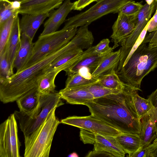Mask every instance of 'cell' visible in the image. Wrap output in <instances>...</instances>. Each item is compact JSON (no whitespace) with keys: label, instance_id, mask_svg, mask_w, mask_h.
I'll list each match as a JSON object with an SVG mask.
<instances>
[{"label":"cell","instance_id":"4316f807","mask_svg":"<svg viewBox=\"0 0 157 157\" xmlns=\"http://www.w3.org/2000/svg\"><path fill=\"white\" fill-rule=\"evenodd\" d=\"M98 79L86 78L79 72L67 75L65 88L69 89L89 86L96 83Z\"/></svg>","mask_w":157,"mask_h":157},{"label":"cell","instance_id":"f1b7e54d","mask_svg":"<svg viewBox=\"0 0 157 157\" xmlns=\"http://www.w3.org/2000/svg\"><path fill=\"white\" fill-rule=\"evenodd\" d=\"M13 15L0 24V55L3 52L16 17Z\"/></svg>","mask_w":157,"mask_h":157},{"label":"cell","instance_id":"f546056e","mask_svg":"<svg viewBox=\"0 0 157 157\" xmlns=\"http://www.w3.org/2000/svg\"><path fill=\"white\" fill-rule=\"evenodd\" d=\"M109 40L107 38L101 40L97 45L93 46L85 51L82 55L83 56L91 55H105L112 52V47L109 46Z\"/></svg>","mask_w":157,"mask_h":157},{"label":"cell","instance_id":"74e56055","mask_svg":"<svg viewBox=\"0 0 157 157\" xmlns=\"http://www.w3.org/2000/svg\"><path fill=\"white\" fill-rule=\"evenodd\" d=\"M146 148L140 147L130 157H147Z\"/></svg>","mask_w":157,"mask_h":157},{"label":"cell","instance_id":"ac0fdd59","mask_svg":"<svg viewBox=\"0 0 157 157\" xmlns=\"http://www.w3.org/2000/svg\"><path fill=\"white\" fill-rule=\"evenodd\" d=\"M20 21L17 15L14 21L4 51L13 69L14 59L21 45V34Z\"/></svg>","mask_w":157,"mask_h":157},{"label":"cell","instance_id":"ffe728a7","mask_svg":"<svg viewBox=\"0 0 157 157\" xmlns=\"http://www.w3.org/2000/svg\"><path fill=\"white\" fill-rule=\"evenodd\" d=\"M34 43L33 39L27 35L22 34L21 45L15 57L13 67L16 72L21 71L31 56Z\"/></svg>","mask_w":157,"mask_h":157},{"label":"cell","instance_id":"83f0119b","mask_svg":"<svg viewBox=\"0 0 157 157\" xmlns=\"http://www.w3.org/2000/svg\"><path fill=\"white\" fill-rule=\"evenodd\" d=\"M138 90L134 89L132 90V98L134 105L138 115L141 118L154 107L150 101L140 96L138 94Z\"/></svg>","mask_w":157,"mask_h":157},{"label":"cell","instance_id":"6da1fadb","mask_svg":"<svg viewBox=\"0 0 157 157\" xmlns=\"http://www.w3.org/2000/svg\"><path fill=\"white\" fill-rule=\"evenodd\" d=\"M134 89L125 83L122 92L94 99L85 105L91 115L122 133L139 135L141 132V122L133 101Z\"/></svg>","mask_w":157,"mask_h":157},{"label":"cell","instance_id":"484cf974","mask_svg":"<svg viewBox=\"0 0 157 157\" xmlns=\"http://www.w3.org/2000/svg\"><path fill=\"white\" fill-rule=\"evenodd\" d=\"M97 82L105 87L120 91H122L124 86L115 71L100 77Z\"/></svg>","mask_w":157,"mask_h":157},{"label":"cell","instance_id":"30bf717a","mask_svg":"<svg viewBox=\"0 0 157 157\" xmlns=\"http://www.w3.org/2000/svg\"><path fill=\"white\" fill-rule=\"evenodd\" d=\"M60 122L103 135L116 137L122 133L92 115L84 117H69L62 119Z\"/></svg>","mask_w":157,"mask_h":157},{"label":"cell","instance_id":"4dcf8cb0","mask_svg":"<svg viewBox=\"0 0 157 157\" xmlns=\"http://www.w3.org/2000/svg\"><path fill=\"white\" fill-rule=\"evenodd\" d=\"M19 13V10L15 8L13 2L10 0H0V24Z\"/></svg>","mask_w":157,"mask_h":157},{"label":"cell","instance_id":"9a60e30c","mask_svg":"<svg viewBox=\"0 0 157 157\" xmlns=\"http://www.w3.org/2000/svg\"><path fill=\"white\" fill-rule=\"evenodd\" d=\"M141 132L139 134L141 140L140 147L146 148L157 136V111L154 107L140 120Z\"/></svg>","mask_w":157,"mask_h":157},{"label":"cell","instance_id":"d4e9b609","mask_svg":"<svg viewBox=\"0 0 157 157\" xmlns=\"http://www.w3.org/2000/svg\"><path fill=\"white\" fill-rule=\"evenodd\" d=\"M61 71L58 70L47 72L41 79L38 82L37 88L40 93L47 95L55 93L56 86L55 83V78Z\"/></svg>","mask_w":157,"mask_h":157},{"label":"cell","instance_id":"d6a6232c","mask_svg":"<svg viewBox=\"0 0 157 157\" xmlns=\"http://www.w3.org/2000/svg\"><path fill=\"white\" fill-rule=\"evenodd\" d=\"M88 86L87 87L94 99L99 98L112 94L119 93L123 91L105 87L97 82Z\"/></svg>","mask_w":157,"mask_h":157},{"label":"cell","instance_id":"603a6c76","mask_svg":"<svg viewBox=\"0 0 157 157\" xmlns=\"http://www.w3.org/2000/svg\"><path fill=\"white\" fill-rule=\"evenodd\" d=\"M116 138L130 157L141 146V140L138 134L121 133L116 136Z\"/></svg>","mask_w":157,"mask_h":157},{"label":"cell","instance_id":"44dd1931","mask_svg":"<svg viewBox=\"0 0 157 157\" xmlns=\"http://www.w3.org/2000/svg\"><path fill=\"white\" fill-rule=\"evenodd\" d=\"M105 55H91L83 56L81 55L72 65L64 70L66 75H68L77 73L82 67L88 68L91 74L98 66L101 59Z\"/></svg>","mask_w":157,"mask_h":157},{"label":"cell","instance_id":"60d3db41","mask_svg":"<svg viewBox=\"0 0 157 157\" xmlns=\"http://www.w3.org/2000/svg\"><path fill=\"white\" fill-rule=\"evenodd\" d=\"M156 2H157V0H155Z\"/></svg>","mask_w":157,"mask_h":157},{"label":"cell","instance_id":"7c38bea8","mask_svg":"<svg viewBox=\"0 0 157 157\" xmlns=\"http://www.w3.org/2000/svg\"><path fill=\"white\" fill-rule=\"evenodd\" d=\"M118 17L112 26L113 33L110 36L114 43L113 49L119 46L124 40L134 31L136 26L137 14L128 16L119 13Z\"/></svg>","mask_w":157,"mask_h":157},{"label":"cell","instance_id":"3957f363","mask_svg":"<svg viewBox=\"0 0 157 157\" xmlns=\"http://www.w3.org/2000/svg\"><path fill=\"white\" fill-rule=\"evenodd\" d=\"M157 67V46L141 44L117 73L120 79L140 90L144 78Z\"/></svg>","mask_w":157,"mask_h":157},{"label":"cell","instance_id":"cb8c5ba5","mask_svg":"<svg viewBox=\"0 0 157 157\" xmlns=\"http://www.w3.org/2000/svg\"><path fill=\"white\" fill-rule=\"evenodd\" d=\"M83 52L81 48H76L66 52L51 65L48 72L56 70L61 71L68 69L78 60Z\"/></svg>","mask_w":157,"mask_h":157},{"label":"cell","instance_id":"d590c367","mask_svg":"<svg viewBox=\"0 0 157 157\" xmlns=\"http://www.w3.org/2000/svg\"><path fill=\"white\" fill-rule=\"evenodd\" d=\"M98 0H78L75 2L73 10H81L91 3Z\"/></svg>","mask_w":157,"mask_h":157},{"label":"cell","instance_id":"5bb4252c","mask_svg":"<svg viewBox=\"0 0 157 157\" xmlns=\"http://www.w3.org/2000/svg\"><path fill=\"white\" fill-rule=\"evenodd\" d=\"M75 2L71 0H65L56 10L50 12L48 19L44 25V29L40 36L47 35L57 31L65 21L68 13L73 9Z\"/></svg>","mask_w":157,"mask_h":157},{"label":"cell","instance_id":"8992f818","mask_svg":"<svg viewBox=\"0 0 157 157\" xmlns=\"http://www.w3.org/2000/svg\"><path fill=\"white\" fill-rule=\"evenodd\" d=\"M78 30L77 28L62 29L47 35H40L34 43L31 56L22 70L65 45L74 36Z\"/></svg>","mask_w":157,"mask_h":157},{"label":"cell","instance_id":"e0dca14e","mask_svg":"<svg viewBox=\"0 0 157 157\" xmlns=\"http://www.w3.org/2000/svg\"><path fill=\"white\" fill-rule=\"evenodd\" d=\"M121 50L112 52L105 56L101 59L98 66L91 74L92 77L98 79L100 77L116 71L119 62Z\"/></svg>","mask_w":157,"mask_h":157},{"label":"cell","instance_id":"f35d334b","mask_svg":"<svg viewBox=\"0 0 157 157\" xmlns=\"http://www.w3.org/2000/svg\"><path fill=\"white\" fill-rule=\"evenodd\" d=\"M148 99L157 111V88L149 96Z\"/></svg>","mask_w":157,"mask_h":157},{"label":"cell","instance_id":"5b68a950","mask_svg":"<svg viewBox=\"0 0 157 157\" xmlns=\"http://www.w3.org/2000/svg\"><path fill=\"white\" fill-rule=\"evenodd\" d=\"M61 99L59 92L47 95L40 94L39 104L33 111L25 113L19 111H15L13 113L24 136L28 135L35 130L53 109L63 105Z\"/></svg>","mask_w":157,"mask_h":157},{"label":"cell","instance_id":"ba28073f","mask_svg":"<svg viewBox=\"0 0 157 157\" xmlns=\"http://www.w3.org/2000/svg\"><path fill=\"white\" fill-rule=\"evenodd\" d=\"M21 146L16 119L13 113L0 125V157H20Z\"/></svg>","mask_w":157,"mask_h":157},{"label":"cell","instance_id":"836d02e7","mask_svg":"<svg viewBox=\"0 0 157 157\" xmlns=\"http://www.w3.org/2000/svg\"><path fill=\"white\" fill-rule=\"evenodd\" d=\"M143 6L141 2H136L130 0L123 4L116 13L128 16L136 15L139 12Z\"/></svg>","mask_w":157,"mask_h":157},{"label":"cell","instance_id":"8fae6325","mask_svg":"<svg viewBox=\"0 0 157 157\" xmlns=\"http://www.w3.org/2000/svg\"><path fill=\"white\" fill-rule=\"evenodd\" d=\"M93 150L89 152L92 156L124 157L125 152L120 145L116 137L94 133Z\"/></svg>","mask_w":157,"mask_h":157},{"label":"cell","instance_id":"277c9868","mask_svg":"<svg viewBox=\"0 0 157 157\" xmlns=\"http://www.w3.org/2000/svg\"><path fill=\"white\" fill-rule=\"evenodd\" d=\"M51 110L44 121L29 135L24 136L25 157H48L53 139L60 121Z\"/></svg>","mask_w":157,"mask_h":157},{"label":"cell","instance_id":"7402d4cb","mask_svg":"<svg viewBox=\"0 0 157 157\" xmlns=\"http://www.w3.org/2000/svg\"><path fill=\"white\" fill-rule=\"evenodd\" d=\"M40 98L37 87L31 90L16 101L19 111L25 113L32 112L39 104Z\"/></svg>","mask_w":157,"mask_h":157},{"label":"cell","instance_id":"4fadbf2b","mask_svg":"<svg viewBox=\"0 0 157 157\" xmlns=\"http://www.w3.org/2000/svg\"><path fill=\"white\" fill-rule=\"evenodd\" d=\"M21 4L19 13L38 15L50 13L58 8L63 0H17Z\"/></svg>","mask_w":157,"mask_h":157},{"label":"cell","instance_id":"7a4b0ae2","mask_svg":"<svg viewBox=\"0 0 157 157\" xmlns=\"http://www.w3.org/2000/svg\"><path fill=\"white\" fill-rule=\"evenodd\" d=\"M71 51L67 44L28 68L16 72L8 79L0 81V100L3 103L16 101L32 89L47 72L51 65Z\"/></svg>","mask_w":157,"mask_h":157},{"label":"cell","instance_id":"1f68e13d","mask_svg":"<svg viewBox=\"0 0 157 157\" xmlns=\"http://www.w3.org/2000/svg\"><path fill=\"white\" fill-rule=\"evenodd\" d=\"M14 74L13 69L4 51L0 55V81L9 79Z\"/></svg>","mask_w":157,"mask_h":157},{"label":"cell","instance_id":"e575fe53","mask_svg":"<svg viewBox=\"0 0 157 157\" xmlns=\"http://www.w3.org/2000/svg\"><path fill=\"white\" fill-rule=\"evenodd\" d=\"M147 157H157V138L146 147Z\"/></svg>","mask_w":157,"mask_h":157},{"label":"cell","instance_id":"52a82bcc","mask_svg":"<svg viewBox=\"0 0 157 157\" xmlns=\"http://www.w3.org/2000/svg\"><path fill=\"white\" fill-rule=\"evenodd\" d=\"M130 0H98L97 2L84 12L69 18L63 29L77 28L91 23L110 13H115L124 3Z\"/></svg>","mask_w":157,"mask_h":157},{"label":"cell","instance_id":"8d00e7d4","mask_svg":"<svg viewBox=\"0 0 157 157\" xmlns=\"http://www.w3.org/2000/svg\"><path fill=\"white\" fill-rule=\"evenodd\" d=\"M150 20L148 26L147 31L152 32L157 30V7L155 14Z\"/></svg>","mask_w":157,"mask_h":157},{"label":"cell","instance_id":"2e32d148","mask_svg":"<svg viewBox=\"0 0 157 157\" xmlns=\"http://www.w3.org/2000/svg\"><path fill=\"white\" fill-rule=\"evenodd\" d=\"M87 86L69 89L64 88L60 90L59 93L62 99L68 103L85 105L94 99Z\"/></svg>","mask_w":157,"mask_h":157},{"label":"cell","instance_id":"ab89813d","mask_svg":"<svg viewBox=\"0 0 157 157\" xmlns=\"http://www.w3.org/2000/svg\"><path fill=\"white\" fill-rule=\"evenodd\" d=\"M69 157H78V154L75 152H73L70 154L68 156Z\"/></svg>","mask_w":157,"mask_h":157},{"label":"cell","instance_id":"9c48e42d","mask_svg":"<svg viewBox=\"0 0 157 157\" xmlns=\"http://www.w3.org/2000/svg\"><path fill=\"white\" fill-rule=\"evenodd\" d=\"M157 2L154 0L151 3L147 2L143 7L136 16L135 29L132 33L121 43V56L119 64L123 65L133 45L140 34L150 21L154 12Z\"/></svg>","mask_w":157,"mask_h":157},{"label":"cell","instance_id":"d6986e66","mask_svg":"<svg viewBox=\"0 0 157 157\" xmlns=\"http://www.w3.org/2000/svg\"><path fill=\"white\" fill-rule=\"evenodd\" d=\"M50 13L38 15L22 14L20 21L21 34H25L33 40L38 29Z\"/></svg>","mask_w":157,"mask_h":157}]
</instances>
